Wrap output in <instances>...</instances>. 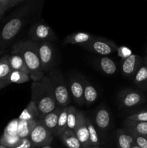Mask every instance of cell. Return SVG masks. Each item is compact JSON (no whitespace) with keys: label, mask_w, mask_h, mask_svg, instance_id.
<instances>
[{"label":"cell","mask_w":147,"mask_h":148,"mask_svg":"<svg viewBox=\"0 0 147 148\" xmlns=\"http://www.w3.org/2000/svg\"><path fill=\"white\" fill-rule=\"evenodd\" d=\"M39 6L35 1L24 2L0 29V51H4L16 38L30 19L35 15Z\"/></svg>","instance_id":"obj_1"},{"label":"cell","mask_w":147,"mask_h":148,"mask_svg":"<svg viewBox=\"0 0 147 148\" xmlns=\"http://www.w3.org/2000/svg\"><path fill=\"white\" fill-rule=\"evenodd\" d=\"M11 53L22 58L30 71V79L33 82H41L46 75L42 69L35 42L30 39L19 40L12 46Z\"/></svg>","instance_id":"obj_2"},{"label":"cell","mask_w":147,"mask_h":148,"mask_svg":"<svg viewBox=\"0 0 147 148\" xmlns=\"http://www.w3.org/2000/svg\"><path fill=\"white\" fill-rule=\"evenodd\" d=\"M31 92L32 101H34L40 113V119L58 107L53 86L48 75L43 77L41 82H33Z\"/></svg>","instance_id":"obj_3"},{"label":"cell","mask_w":147,"mask_h":148,"mask_svg":"<svg viewBox=\"0 0 147 148\" xmlns=\"http://www.w3.org/2000/svg\"><path fill=\"white\" fill-rule=\"evenodd\" d=\"M47 75L53 86L57 106L67 107L71 102V95L61 72L58 69H52Z\"/></svg>","instance_id":"obj_4"},{"label":"cell","mask_w":147,"mask_h":148,"mask_svg":"<svg viewBox=\"0 0 147 148\" xmlns=\"http://www.w3.org/2000/svg\"><path fill=\"white\" fill-rule=\"evenodd\" d=\"M82 47L86 50L97 53L102 56H107L117 51L118 46L114 42L104 38L94 37L92 40L86 44L82 45Z\"/></svg>","instance_id":"obj_5"},{"label":"cell","mask_w":147,"mask_h":148,"mask_svg":"<svg viewBox=\"0 0 147 148\" xmlns=\"http://www.w3.org/2000/svg\"><path fill=\"white\" fill-rule=\"evenodd\" d=\"M53 135L45 127L41 120H38L34 129L29 136L33 147H42L50 145L53 139Z\"/></svg>","instance_id":"obj_6"},{"label":"cell","mask_w":147,"mask_h":148,"mask_svg":"<svg viewBox=\"0 0 147 148\" xmlns=\"http://www.w3.org/2000/svg\"><path fill=\"white\" fill-rule=\"evenodd\" d=\"M30 40L35 43L50 42L56 39V36L52 29L43 22L35 23L29 30Z\"/></svg>","instance_id":"obj_7"},{"label":"cell","mask_w":147,"mask_h":148,"mask_svg":"<svg viewBox=\"0 0 147 148\" xmlns=\"http://www.w3.org/2000/svg\"><path fill=\"white\" fill-rule=\"evenodd\" d=\"M39 59L43 72H48L52 69L55 59V52L50 42L36 43Z\"/></svg>","instance_id":"obj_8"},{"label":"cell","mask_w":147,"mask_h":148,"mask_svg":"<svg viewBox=\"0 0 147 148\" xmlns=\"http://www.w3.org/2000/svg\"><path fill=\"white\" fill-rule=\"evenodd\" d=\"M118 100L120 106L125 108H130L142 103L145 98L138 91L127 89L121 91L118 96Z\"/></svg>","instance_id":"obj_9"},{"label":"cell","mask_w":147,"mask_h":148,"mask_svg":"<svg viewBox=\"0 0 147 148\" xmlns=\"http://www.w3.org/2000/svg\"><path fill=\"white\" fill-rule=\"evenodd\" d=\"M74 132L82 148H91L89 132L86 124V116L82 111H78V120Z\"/></svg>","instance_id":"obj_10"},{"label":"cell","mask_w":147,"mask_h":148,"mask_svg":"<svg viewBox=\"0 0 147 148\" xmlns=\"http://www.w3.org/2000/svg\"><path fill=\"white\" fill-rule=\"evenodd\" d=\"M143 63V59L140 56L131 54L126 59H122L121 64V70L125 77H134L138 69L141 67Z\"/></svg>","instance_id":"obj_11"},{"label":"cell","mask_w":147,"mask_h":148,"mask_svg":"<svg viewBox=\"0 0 147 148\" xmlns=\"http://www.w3.org/2000/svg\"><path fill=\"white\" fill-rule=\"evenodd\" d=\"M84 85L79 78L71 77L69 81V92L73 99L79 105L82 106L84 104Z\"/></svg>","instance_id":"obj_12"},{"label":"cell","mask_w":147,"mask_h":148,"mask_svg":"<svg viewBox=\"0 0 147 148\" xmlns=\"http://www.w3.org/2000/svg\"><path fill=\"white\" fill-rule=\"evenodd\" d=\"M61 108L62 107L58 106L54 111H51L50 113L48 114L47 115L45 116L43 119H40L43 123L45 127L53 134V137H56L58 120H59V114H60L61 111Z\"/></svg>","instance_id":"obj_13"},{"label":"cell","mask_w":147,"mask_h":148,"mask_svg":"<svg viewBox=\"0 0 147 148\" xmlns=\"http://www.w3.org/2000/svg\"><path fill=\"white\" fill-rule=\"evenodd\" d=\"M117 143L118 148H132L135 140L132 132L127 129L117 131Z\"/></svg>","instance_id":"obj_14"},{"label":"cell","mask_w":147,"mask_h":148,"mask_svg":"<svg viewBox=\"0 0 147 148\" xmlns=\"http://www.w3.org/2000/svg\"><path fill=\"white\" fill-rule=\"evenodd\" d=\"M95 36L89 34L87 33H82V32H79V33H71L67 37L65 38L64 43L65 44H79L81 46L84 44H86L88 42L90 41L91 40L94 38Z\"/></svg>","instance_id":"obj_15"},{"label":"cell","mask_w":147,"mask_h":148,"mask_svg":"<svg viewBox=\"0 0 147 148\" xmlns=\"http://www.w3.org/2000/svg\"><path fill=\"white\" fill-rule=\"evenodd\" d=\"M40 115L38 109L34 101L31 100L18 119L25 121H38L40 120Z\"/></svg>","instance_id":"obj_16"},{"label":"cell","mask_w":147,"mask_h":148,"mask_svg":"<svg viewBox=\"0 0 147 148\" xmlns=\"http://www.w3.org/2000/svg\"><path fill=\"white\" fill-rule=\"evenodd\" d=\"M63 144L68 148H82L76 137V134L72 130L66 129L61 135L59 136Z\"/></svg>","instance_id":"obj_17"},{"label":"cell","mask_w":147,"mask_h":148,"mask_svg":"<svg viewBox=\"0 0 147 148\" xmlns=\"http://www.w3.org/2000/svg\"><path fill=\"white\" fill-rule=\"evenodd\" d=\"M96 64L100 70L105 75H112L117 71V65L115 62L108 56L99 58Z\"/></svg>","instance_id":"obj_18"},{"label":"cell","mask_w":147,"mask_h":148,"mask_svg":"<svg viewBox=\"0 0 147 148\" xmlns=\"http://www.w3.org/2000/svg\"><path fill=\"white\" fill-rule=\"evenodd\" d=\"M124 125L125 129L130 130L134 134L147 137V122L126 119L124 121Z\"/></svg>","instance_id":"obj_19"},{"label":"cell","mask_w":147,"mask_h":148,"mask_svg":"<svg viewBox=\"0 0 147 148\" xmlns=\"http://www.w3.org/2000/svg\"><path fill=\"white\" fill-rule=\"evenodd\" d=\"M95 123L101 130H105L110 124V114L106 108H102L95 114Z\"/></svg>","instance_id":"obj_20"},{"label":"cell","mask_w":147,"mask_h":148,"mask_svg":"<svg viewBox=\"0 0 147 148\" xmlns=\"http://www.w3.org/2000/svg\"><path fill=\"white\" fill-rule=\"evenodd\" d=\"M37 121H25V120L19 119L18 127H17V136L21 139L29 138V136L34 129Z\"/></svg>","instance_id":"obj_21"},{"label":"cell","mask_w":147,"mask_h":148,"mask_svg":"<svg viewBox=\"0 0 147 148\" xmlns=\"http://www.w3.org/2000/svg\"><path fill=\"white\" fill-rule=\"evenodd\" d=\"M9 63L12 69L14 71H20L27 74L30 76V71L22 58L17 54H12L9 56Z\"/></svg>","instance_id":"obj_22"},{"label":"cell","mask_w":147,"mask_h":148,"mask_svg":"<svg viewBox=\"0 0 147 148\" xmlns=\"http://www.w3.org/2000/svg\"><path fill=\"white\" fill-rule=\"evenodd\" d=\"M84 103L89 106L93 104L98 98V92L93 85H91L87 81H84Z\"/></svg>","instance_id":"obj_23"},{"label":"cell","mask_w":147,"mask_h":148,"mask_svg":"<svg viewBox=\"0 0 147 148\" xmlns=\"http://www.w3.org/2000/svg\"><path fill=\"white\" fill-rule=\"evenodd\" d=\"M134 83L141 88L147 87V66L141 65L134 75Z\"/></svg>","instance_id":"obj_24"},{"label":"cell","mask_w":147,"mask_h":148,"mask_svg":"<svg viewBox=\"0 0 147 148\" xmlns=\"http://www.w3.org/2000/svg\"><path fill=\"white\" fill-rule=\"evenodd\" d=\"M67 115H68V106L63 107L61 108L60 114L58 120L57 128H56V137L62 134L65 131L66 129H67Z\"/></svg>","instance_id":"obj_25"},{"label":"cell","mask_w":147,"mask_h":148,"mask_svg":"<svg viewBox=\"0 0 147 148\" xmlns=\"http://www.w3.org/2000/svg\"><path fill=\"white\" fill-rule=\"evenodd\" d=\"M9 56L4 55L0 58V79H7L13 71L9 63Z\"/></svg>","instance_id":"obj_26"},{"label":"cell","mask_w":147,"mask_h":148,"mask_svg":"<svg viewBox=\"0 0 147 148\" xmlns=\"http://www.w3.org/2000/svg\"><path fill=\"white\" fill-rule=\"evenodd\" d=\"M86 124H87L88 132H89V143L92 147L93 146H99V138L98 136L96 128L95 127L94 124L91 121L88 117H86Z\"/></svg>","instance_id":"obj_27"},{"label":"cell","mask_w":147,"mask_h":148,"mask_svg":"<svg viewBox=\"0 0 147 148\" xmlns=\"http://www.w3.org/2000/svg\"><path fill=\"white\" fill-rule=\"evenodd\" d=\"M78 120V111L75 107L68 106L67 129L74 132Z\"/></svg>","instance_id":"obj_28"},{"label":"cell","mask_w":147,"mask_h":148,"mask_svg":"<svg viewBox=\"0 0 147 148\" xmlns=\"http://www.w3.org/2000/svg\"><path fill=\"white\" fill-rule=\"evenodd\" d=\"M30 77L28 75L22 72H20V71H14L11 72L10 76L7 79V80L10 81L11 83L14 82V83L21 84L24 83V82H27L30 81Z\"/></svg>","instance_id":"obj_29"},{"label":"cell","mask_w":147,"mask_h":148,"mask_svg":"<svg viewBox=\"0 0 147 148\" xmlns=\"http://www.w3.org/2000/svg\"><path fill=\"white\" fill-rule=\"evenodd\" d=\"M24 2V0H0V19L9 10Z\"/></svg>","instance_id":"obj_30"},{"label":"cell","mask_w":147,"mask_h":148,"mask_svg":"<svg viewBox=\"0 0 147 148\" xmlns=\"http://www.w3.org/2000/svg\"><path fill=\"white\" fill-rule=\"evenodd\" d=\"M20 138L18 136H10L7 134H3V136L1 137L0 140V143L2 145L6 146L9 148H14L17 145V143L20 141Z\"/></svg>","instance_id":"obj_31"},{"label":"cell","mask_w":147,"mask_h":148,"mask_svg":"<svg viewBox=\"0 0 147 148\" xmlns=\"http://www.w3.org/2000/svg\"><path fill=\"white\" fill-rule=\"evenodd\" d=\"M18 119L10 121L4 131V134L10 136L17 135V127H18Z\"/></svg>","instance_id":"obj_32"},{"label":"cell","mask_w":147,"mask_h":148,"mask_svg":"<svg viewBox=\"0 0 147 148\" xmlns=\"http://www.w3.org/2000/svg\"><path fill=\"white\" fill-rule=\"evenodd\" d=\"M127 119L135 121H142V122H147V111H141V112L133 114L129 116Z\"/></svg>","instance_id":"obj_33"},{"label":"cell","mask_w":147,"mask_h":148,"mask_svg":"<svg viewBox=\"0 0 147 148\" xmlns=\"http://www.w3.org/2000/svg\"><path fill=\"white\" fill-rule=\"evenodd\" d=\"M132 134L134 137L135 144L138 147H139L140 148H147V137H143V136L141 135H138V134H134L133 132Z\"/></svg>","instance_id":"obj_34"},{"label":"cell","mask_w":147,"mask_h":148,"mask_svg":"<svg viewBox=\"0 0 147 148\" xmlns=\"http://www.w3.org/2000/svg\"><path fill=\"white\" fill-rule=\"evenodd\" d=\"M117 52H118V56L122 58V59H126L127 57H128V56H130L132 54L131 51L128 48L125 47V46H120V47H118Z\"/></svg>","instance_id":"obj_35"},{"label":"cell","mask_w":147,"mask_h":148,"mask_svg":"<svg viewBox=\"0 0 147 148\" xmlns=\"http://www.w3.org/2000/svg\"><path fill=\"white\" fill-rule=\"evenodd\" d=\"M33 145L29 138H20V141L14 148H32Z\"/></svg>","instance_id":"obj_36"},{"label":"cell","mask_w":147,"mask_h":148,"mask_svg":"<svg viewBox=\"0 0 147 148\" xmlns=\"http://www.w3.org/2000/svg\"><path fill=\"white\" fill-rule=\"evenodd\" d=\"M10 84H11V82L10 81L7 80V79H0V90L5 88L6 86L9 85Z\"/></svg>","instance_id":"obj_37"},{"label":"cell","mask_w":147,"mask_h":148,"mask_svg":"<svg viewBox=\"0 0 147 148\" xmlns=\"http://www.w3.org/2000/svg\"><path fill=\"white\" fill-rule=\"evenodd\" d=\"M143 62H144V65H145L146 66H147V56H146L144 59H143Z\"/></svg>","instance_id":"obj_38"},{"label":"cell","mask_w":147,"mask_h":148,"mask_svg":"<svg viewBox=\"0 0 147 148\" xmlns=\"http://www.w3.org/2000/svg\"><path fill=\"white\" fill-rule=\"evenodd\" d=\"M40 148H52V147H50V145H46V146H43V147H42Z\"/></svg>","instance_id":"obj_39"},{"label":"cell","mask_w":147,"mask_h":148,"mask_svg":"<svg viewBox=\"0 0 147 148\" xmlns=\"http://www.w3.org/2000/svg\"><path fill=\"white\" fill-rule=\"evenodd\" d=\"M0 148H9V147H6V146L2 145L0 144Z\"/></svg>","instance_id":"obj_40"},{"label":"cell","mask_w":147,"mask_h":148,"mask_svg":"<svg viewBox=\"0 0 147 148\" xmlns=\"http://www.w3.org/2000/svg\"><path fill=\"white\" fill-rule=\"evenodd\" d=\"M132 148H140L139 147H138V146L136 145H133V147H132Z\"/></svg>","instance_id":"obj_41"},{"label":"cell","mask_w":147,"mask_h":148,"mask_svg":"<svg viewBox=\"0 0 147 148\" xmlns=\"http://www.w3.org/2000/svg\"><path fill=\"white\" fill-rule=\"evenodd\" d=\"M3 53H4V51H0V56H1Z\"/></svg>","instance_id":"obj_42"},{"label":"cell","mask_w":147,"mask_h":148,"mask_svg":"<svg viewBox=\"0 0 147 148\" xmlns=\"http://www.w3.org/2000/svg\"><path fill=\"white\" fill-rule=\"evenodd\" d=\"M91 148H99V147H97V146H93V147H92Z\"/></svg>","instance_id":"obj_43"}]
</instances>
